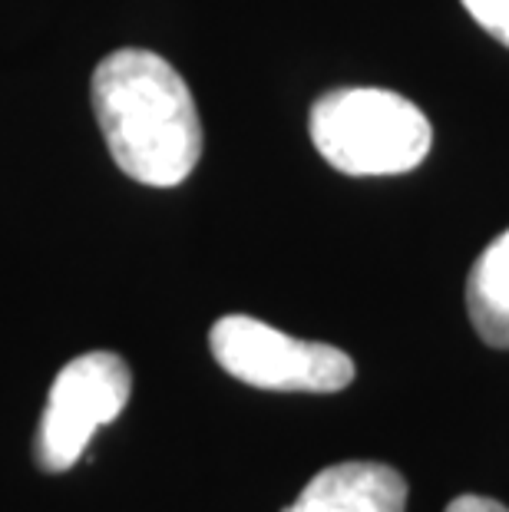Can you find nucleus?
<instances>
[{"label": "nucleus", "mask_w": 509, "mask_h": 512, "mask_svg": "<svg viewBox=\"0 0 509 512\" xmlns=\"http://www.w3.org/2000/svg\"><path fill=\"white\" fill-rule=\"evenodd\" d=\"M93 113L110 156L133 182L172 189L202 156V123L186 80L153 50L110 53L90 83Z\"/></svg>", "instance_id": "nucleus-1"}, {"label": "nucleus", "mask_w": 509, "mask_h": 512, "mask_svg": "<svg viewBox=\"0 0 509 512\" xmlns=\"http://www.w3.org/2000/svg\"><path fill=\"white\" fill-rule=\"evenodd\" d=\"M311 143L344 176H404L430 156L433 126L407 96L344 86L311 106Z\"/></svg>", "instance_id": "nucleus-2"}, {"label": "nucleus", "mask_w": 509, "mask_h": 512, "mask_svg": "<svg viewBox=\"0 0 509 512\" xmlns=\"http://www.w3.org/2000/svg\"><path fill=\"white\" fill-rule=\"evenodd\" d=\"M209 347L225 374L258 390L338 394L357 374L354 361L341 347L298 341L248 314H225L215 321Z\"/></svg>", "instance_id": "nucleus-3"}, {"label": "nucleus", "mask_w": 509, "mask_h": 512, "mask_svg": "<svg viewBox=\"0 0 509 512\" xmlns=\"http://www.w3.org/2000/svg\"><path fill=\"white\" fill-rule=\"evenodd\" d=\"M133 394V374L113 351H90L60 370L43 407L34 456L47 473L80 463L93 433L113 423Z\"/></svg>", "instance_id": "nucleus-4"}, {"label": "nucleus", "mask_w": 509, "mask_h": 512, "mask_svg": "<svg viewBox=\"0 0 509 512\" xmlns=\"http://www.w3.org/2000/svg\"><path fill=\"white\" fill-rule=\"evenodd\" d=\"M295 512H404L407 479L384 463H338L321 470L305 486Z\"/></svg>", "instance_id": "nucleus-5"}, {"label": "nucleus", "mask_w": 509, "mask_h": 512, "mask_svg": "<svg viewBox=\"0 0 509 512\" xmlns=\"http://www.w3.org/2000/svg\"><path fill=\"white\" fill-rule=\"evenodd\" d=\"M473 331L490 347L509 351V228L483 248L467 278Z\"/></svg>", "instance_id": "nucleus-6"}, {"label": "nucleus", "mask_w": 509, "mask_h": 512, "mask_svg": "<svg viewBox=\"0 0 509 512\" xmlns=\"http://www.w3.org/2000/svg\"><path fill=\"white\" fill-rule=\"evenodd\" d=\"M460 4L486 34L509 47V0H460Z\"/></svg>", "instance_id": "nucleus-7"}, {"label": "nucleus", "mask_w": 509, "mask_h": 512, "mask_svg": "<svg viewBox=\"0 0 509 512\" xmlns=\"http://www.w3.org/2000/svg\"><path fill=\"white\" fill-rule=\"evenodd\" d=\"M443 512H509V509L486 496H457Z\"/></svg>", "instance_id": "nucleus-8"}]
</instances>
